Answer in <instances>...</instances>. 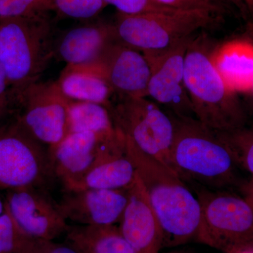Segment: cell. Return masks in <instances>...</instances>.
<instances>
[{
	"instance_id": "obj_1",
	"label": "cell",
	"mask_w": 253,
	"mask_h": 253,
	"mask_svg": "<svg viewBox=\"0 0 253 253\" xmlns=\"http://www.w3.org/2000/svg\"><path fill=\"white\" fill-rule=\"evenodd\" d=\"M174 119L170 166L184 182L210 190L251 189L243 177L244 169L221 132L196 118Z\"/></svg>"
},
{
	"instance_id": "obj_2",
	"label": "cell",
	"mask_w": 253,
	"mask_h": 253,
	"mask_svg": "<svg viewBox=\"0 0 253 253\" xmlns=\"http://www.w3.org/2000/svg\"><path fill=\"white\" fill-rule=\"evenodd\" d=\"M125 145L161 224L163 249L197 241L201 223L197 196L171 168L134 146Z\"/></svg>"
},
{
	"instance_id": "obj_3",
	"label": "cell",
	"mask_w": 253,
	"mask_h": 253,
	"mask_svg": "<svg viewBox=\"0 0 253 253\" xmlns=\"http://www.w3.org/2000/svg\"><path fill=\"white\" fill-rule=\"evenodd\" d=\"M55 40L49 14L0 20V66L12 103L40 81L54 57Z\"/></svg>"
},
{
	"instance_id": "obj_4",
	"label": "cell",
	"mask_w": 253,
	"mask_h": 253,
	"mask_svg": "<svg viewBox=\"0 0 253 253\" xmlns=\"http://www.w3.org/2000/svg\"><path fill=\"white\" fill-rule=\"evenodd\" d=\"M212 50L206 36L195 37L186 51L184 80L196 119L211 129L226 132L244 126L245 115L236 93L213 63Z\"/></svg>"
},
{
	"instance_id": "obj_5",
	"label": "cell",
	"mask_w": 253,
	"mask_h": 253,
	"mask_svg": "<svg viewBox=\"0 0 253 253\" xmlns=\"http://www.w3.org/2000/svg\"><path fill=\"white\" fill-rule=\"evenodd\" d=\"M201 206L197 242L225 253L253 251V189L242 196L193 186Z\"/></svg>"
},
{
	"instance_id": "obj_6",
	"label": "cell",
	"mask_w": 253,
	"mask_h": 253,
	"mask_svg": "<svg viewBox=\"0 0 253 253\" xmlns=\"http://www.w3.org/2000/svg\"><path fill=\"white\" fill-rule=\"evenodd\" d=\"M222 17L203 9H174L166 12L125 14L113 23L120 41L144 54H158L179 42L214 28Z\"/></svg>"
},
{
	"instance_id": "obj_7",
	"label": "cell",
	"mask_w": 253,
	"mask_h": 253,
	"mask_svg": "<svg viewBox=\"0 0 253 253\" xmlns=\"http://www.w3.org/2000/svg\"><path fill=\"white\" fill-rule=\"evenodd\" d=\"M109 110L125 142L171 168L174 118L148 97L116 96Z\"/></svg>"
},
{
	"instance_id": "obj_8",
	"label": "cell",
	"mask_w": 253,
	"mask_h": 253,
	"mask_svg": "<svg viewBox=\"0 0 253 253\" xmlns=\"http://www.w3.org/2000/svg\"><path fill=\"white\" fill-rule=\"evenodd\" d=\"M54 179L47 148L16 121L0 126V190L42 189Z\"/></svg>"
},
{
	"instance_id": "obj_9",
	"label": "cell",
	"mask_w": 253,
	"mask_h": 253,
	"mask_svg": "<svg viewBox=\"0 0 253 253\" xmlns=\"http://www.w3.org/2000/svg\"><path fill=\"white\" fill-rule=\"evenodd\" d=\"M56 81L37 82L16 99L21 108L16 121L34 139L54 147L69 133L68 103Z\"/></svg>"
},
{
	"instance_id": "obj_10",
	"label": "cell",
	"mask_w": 253,
	"mask_h": 253,
	"mask_svg": "<svg viewBox=\"0 0 253 253\" xmlns=\"http://www.w3.org/2000/svg\"><path fill=\"white\" fill-rule=\"evenodd\" d=\"M196 36L183 40L163 52L143 53L151 69L147 97L174 118L196 119L184 80L186 51Z\"/></svg>"
},
{
	"instance_id": "obj_11",
	"label": "cell",
	"mask_w": 253,
	"mask_h": 253,
	"mask_svg": "<svg viewBox=\"0 0 253 253\" xmlns=\"http://www.w3.org/2000/svg\"><path fill=\"white\" fill-rule=\"evenodd\" d=\"M66 67L102 78L112 87L116 96L147 97L151 73L149 60L141 51L118 38L92 62Z\"/></svg>"
},
{
	"instance_id": "obj_12",
	"label": "cell",
	"mask_w": 253,
	"mask_h": 253,
	"mask_svg": "<svg viewBox=\"0 0 253 253\" xmlns=\"http://www.w3.org/2000/svg\"><path fill=\"white\" fill-rule=\"evenodd\" d=\"M5 207L19 227L35 239L54 241L66 234L68 224L55 203L41 188L10 190Z\"/></svg>"
},
{
	"instance_id": "obj_13",
	"label": "cell",
	"mask_w": 253,
	"mask_h": 253,
	"mask_svg": "<svg viewBox=\"0 0 253 253\" xmlns=\"http://www.w3.org/2000/svg\"><path fill=\"white\" fill-rule=\"evenodd\" d=\"M123 141L119 131L112 139L89 131L68 133L59 144L48 149L55 179L63 187L77 180Z\"/></svg>"
},
{
	"instance_id": "obj_14",
	"label": "cell",
	"mask_w": 253,
	"mask_h": 253,
	"mask_svg": "<svg viewBox=\"0 0 253 253\" xmlns=\"http://www.w3.org/2000/svg\"><path fill=\"white\" fill-rule=\"evenodd\" d=\"M126 189L65 191L58 207L66 221L76 224L116 225L127 204Z\"/></svg>"
},
{
	"instance_id": "obj_15",
	"label": "cell",
	"mask_w": 253,
	"mask_h": 253,
	"mask_svg": "<svg viewBox=\"0 0 253 253\" xmlns=\"http://www.w3.org/2000/svg\"><path fill=\"white\" fill-rule=\"evenodd\" d=\"M126 191L127 204L119 222L120 231L136 253H159L162 229L137 172Z\"/></svg>"
},
{
	"instance_id": "obj_16",
	"label": "cell",
	"mask_w": 253,
	"mask_h": 253,
	"mask_svg": "<svg viewBox=\"0 0 253 253\" xmlns=\"http://www.w3.org/2000/svg\"><path fill=\"white\" fill-rule=\"evenodd\" d=\"M116 39L113 23L99 21L81 25L55 40L54 57L66 63V66H83L97 59Z\"/></svg>"
},
{
	"instance_id": "obj_17",
	"label": "cell",
	"mask_w": 253,
	"mask_h": 253,
	"mask_svg": "<svg viewBox=\"0 0 253 253\" xmlns=\"http://www.w3.org/2000/svg\"><path fill=\"white\" fill-rule=\"evenodd\" d=\"M136 176V168L126 153L124 141L111 149L81 178L63 188L65 191L126 189Z\"/></svg>"
},
{
	"instance_id": "obj_18",
	"label": "cell",
	"mask_w": 253,
	"mask_h": 253,
	"mask_svg": "<svg viewBox=\"0 0 253 253\" xmlns=\"http://www.w3.org/2000/svg\"><path fill=\"white\" fill-rule=\"evenodd\" d=\"M212 61L226 85L234 92L249 91L253 81V45L231 42L216 50Z\"/></svg>"
},
{
	"instance_id": "obj_19",
	"label": "cell",
	"mask_w": 253,
	"mask_h": 253,
	"mask_svg": "<svg viewBox=\"0 0 253 253\" xmlns=\"http://www.w3.org/2000/svg\"><path fill=\"white\" fill-rule=\"evenodd\" d=\"M65 236L78 253H137L116 225H68Z\"/></svg>"
},
{
	"instance_id": "obj_20",
	"label": "cell",
	"mask_w": 253,
	"mask_h": 253,
	"mask_svg": "<svg viewBox=\"0 0 253 253\" xmlns=\"http://www.w3.org/2000/svg\"><path fill=\"white\" fill-rule=\"evenodd\" d=\"M56 83L71 101L95 103L109 109L116 96L112 87L102 78L68 67L63 70Z\"/></svg>"
},
{
	"instance_id": "obj_21",
	"label": "cell",
	"mask_w": 253,
	"mask_h": 253,
	"mask_svg": "<svg viewBox=\"0 0 253 253\" xmlns=\"http://www.w3.org/2000/svg\"><path fill=\"white\" fill-rule=\"evenodd\" d=\"M69 133L89 131L104 139L118 134L108 108L103 105L70 100L68 103Z\"/></svg>"
},
{
	"instance_id": "obj_22",
	"label": "cell",
	"mask_w": 253,
	"mask_h": 253,
	"mask_svg": "<svg viewBox=\"0 0 253 253\" xmlns=\"http://www.w3.org/2000/svg\"><path fill=\"white\" fill-rule=\"evenodd\" d=\"M37 241L19 227L5 207L0 216V253H34Z\"/></svg>"
},
{
	"instance_id": "obj_23",
	"label": "cell",
	"mask_w": 253,
	"mask_h": 253,
	"mask_svg": "<svg viewBox=\"0 0 253 253\" xmlns=\"http://www.w3.org/2000/svg\"><path fill=\"white\" fill-rule=\"evenodd\" d=\"M156 2L175 9H203L223 18L231 9L239 10L242 14L249 7L244 0H154Z\"/></svg>"
},
{
	"instance_id": "obj_24",
	"label": "cell",
	"mask_w": 253,
	"mask_h": 253,
	"mask_svg": "<svg viewBox=\"0 0 253 253\" xmlns=\"http://www.w3.org/2000/svg\"><path fill=\"white\" fill-rule=\"evenodd\" d=\"M54 11L51 0H0V20L31 17Z\"/></svg>"
},
{
	"instance_id": "obj_25",
	"label": "cell",
	"mask_w": 253,
	"mask_h": 253,
	"mask_svg": "<svg viewBox=\"0 0 253 253\" xmlns=\"http://www.w3.org/2000/svg\"><path fill=\"white\" fill-rule=\"evenodd\" d=\"M221 133L230 144L240 166L253 176V129L244 126Z\"/></svg>"
},
{
	"instance_id": "obj_26",
	"label": "cell",
	"mask_w": 253,
	"mask_h": 253,
	"mask_svg": "<svg viewBox=\"0 0 253 253\" xmlns=\"http://www.w3.org/2000/svg\"><path fill=\"white\" fill-rule=\"evenodd\" d=\"M55 12L63 17L86 20L96 17L107 6L104 0H51Z\"/></svg>"
},
{
	"instance_id": "obj_27",
	"label": "cell",
	"mask_w": 253,
	"mask_h": 253,
	"mask_svg": "<svg viewBox=\"0 0 253 253\" xmlns=\"http://www.w3.org/2000/svg\"><path fill=\"white\" fill-rule=\"evenodd\" d=\"M108 5H113L118 12L125 14L166 12L174 9L163 6L154 0H104Z\"/></svg>"
},
{
	"instance_id": "obj_28",
	"label": "cell",
	"mask_w": 253,
	"mask_h": 253,
	"mask_svg": "<svg viewBox=\"0 0 253 253\" xmlns=\"http://www.w3.org/2000/svg\"><path fill=\"white\" fill-rule=\"evenodd\" d=\"M11 104L12 99L9 82L4 70L0 66V124L7 114Z\"/></svg>"
},
{
	"instance_id": "obj_29",
	"label": "cell",
	"mask_w": 253,
	"mask_h": 253,
	"mask_svg": "<svg viewBox=\"0 0 253 253\" xmlns=\"http://www.w3.org/2000/svg\"><path fill=\"white\" fill-rule=\"evenodd\" d=\"M34 253H78L68 244H60L54 241L38 240Z\"/></svg>"
},
{
	"instance_id": "obj_30",
	"label": "cell",
	"mask_w": 253,
	"mask_h": 253,
	"mask_svg": "<svg viewBox=\"0 0 253 253\" xmlns=\"http://www.w3.org/2000/svg\"><path fill=\"white\" fill-rule=\"evenodd\" d=\"M5 209V203L4 200L1 199V198L0 197V216L1 215L3 212H4Z\"/></svg>"
},
{
	"instance_id": "obj_31",
	"label": "cell",
	"mask_w": 253,
	"mask_h": 253,
	"mask_svg": "<svg viewBox=\"0 0 253 253\" xmlns=\"http://www.w3.org/2000/svg\"><path fill=\"white\" fill-rule=\"evenodd\" d=\"M245 2L247 4L248 7L253 8V0H244Z\"/></svg>"
},
{
	"instance_id": "obj_32",
	"label": "cell",
	"mask_w": 253,
	"mask_h": 253,
	"mask_svg": "<svg viewBox=\"0 0 253 253\" xmlns=\"http://www.w3.org/2000/svg\"><path fill=\"white\" fill-rule=\"evenodd\" d=\"M249 91L250 93H251V99H252V102H253V81L252 84H251V88H250Z\"/></svg>"
},
{
	"instance_id": "obj_33",
	"label": "cell",
	"mask_w": 253,
	"mask_h": 253,
	"mask_svg": "<svg viewBox=\"0 0 253 253\" xmlns=\"http://www.w3.org/2000/svg\"><path fill=\"white\" fill-rule=\"evenodd\" d=\"M166 253H188L184 252V251H172V252Z\"/></svg>"
},
{
	"instance_id": "obj_34",
	"label": "cell",
	"mask_w": 253,
	"mask_h": 253,
	"mask_svg": "<svg viewBox=\"0 0 253 253\" xmlns=\"http://www.w3.org/2000/svg\"><path fill=\"white\" fill-rule=\"evenodd\" d=\"M243 253H253V251H248V252H245Z\"/></svg>"
}]
</instances>
